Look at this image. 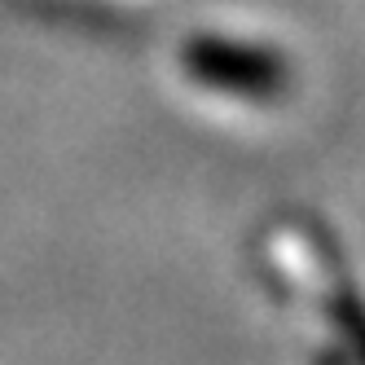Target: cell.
<instances>
[{
  "mask_svg": "<svg viewBox=\"0 0 365 365\" xmlns=\"http://www.w3.org/2000/svg\"><path fill=\"white\" fill-rule=\"evenodd\" d=\"M264 264L286 291H291V299L308 304L334 334L348 339L356 356H365L361 286L348 277L344 259H339V251L330 247L326 233H317L304 220H282L264 238Z\"/></svg>",
  "mask_w": 365,
  "mask_h": 365,
  "instance_id": "1",
  "label": "cell"
},
{
  "mask_svg": "<svg viewBox=\"0 0 365 365\" xmlns=\"http://www.w3.org/2000/svg\"><path fill=\"white\" fill-rule=\"evenodd\" d=\"M180 71L198 88L247 106H273L295 84V66L277 44L225 31H194L180 44Z\"/></svg>",
  "mask_w": 365,
  "mask_h": 365,
  "instance_id": "2",
  "label": "cell"
}]
</instances>
